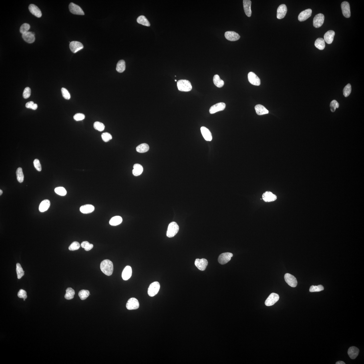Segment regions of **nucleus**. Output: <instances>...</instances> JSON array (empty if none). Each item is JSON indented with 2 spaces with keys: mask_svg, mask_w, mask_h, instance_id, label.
Listing matches in <instances>:
<instances>
[{
  "mask_svg": "<svg viewBox=\"0 0 364 364\" xmlns=\"http://www.w3.org/2000/svg\"><path fill=\"white\" fill-rule=\"evenodd\" d=\"M100 268L103 273L107 276H110L113 271V263L108 259L103 260L101 263Z\"/></svg>",
  "mask_w": 364,
  "mask_h": 364,
  "instance_id": "nucleus-1",
  "label": "nucleus"
},
{
  "mask_svg": "<svg viewBox=\"0 0 364 364\" xmlns=\"http://www.w3.org/2000/svg\"><path fill=\"white\" fill-rule=\"evenodd\" d=\"M177 86L179 90L185 92L190 91L192 86L190 81L186 80H180L177 83Z\"/></svg>",
  "mask_w": 364,
  "mask_h": 364,
  "instance_id": "nucleus-2",
  "label": "nucleus"
},
{
  "mask_svg": "<svg viewBox=\"0 0 364 364\" xmlns=\"http://www.w3.org/2000/svg\"><path fill=\"white\" fill-rule=\"evenodd\" d=\"M179 230L178 225L176 222H171L168 227L167 236L169 238L173 237L178 233Z\"/></svg>",
  "mask_w": 364,
  "mask_h": 364,
  "instance_id": "nucleus-3",
  "label": "nucleus"
},
{
  "mask_svg": "<svg viewBox=\"0 0 364 364\" xmlns=\"http://www.w3.org/2000/svg\"><path fill=\"white\" fill-rule=\"evenodd\" d=\"M160 285L158 282H155L150 284L148 288V295L150 297H153L156 295L160 290Z\"/></svg>",
  "mask_w": 364,
  "mask_h": 364,
  "instance_id": "nucleus-4",
  "label": "nucleus"
},
{
  "mask_svg": "<svg viewBox=\"0 0 364 364\" xmlns=\"http://www.w3.org/2000/svg\"><path fill=\"white\" fill-rule=\"evenodd\" d=\"M233 254L230 252H225L220 254L218 258V262L220 264L224 265L227 263L231 259Z\"/></svg>",
  "mask_w": 364,
  "mask_h": 364,
  "instance_id": "nucleus-5",
  "label": "nucleus"
},
{
  "mask_svg": "<svg viewBox=\"0 0 364 364\" xmlns=\"http://www.w3.org/2000/svg\"><path fill=\"white\" fill-rule=\"evenodd\" d=\"M69 9L71 12L74 14L81 15H84V12L81 7L73 3L69 4Z\"/></svg>",
  "mask_w": 364,
  "mask_h": 364,
  "instance_id": "nucleus-6",
  "label": "nucleus"
},
{
  "mask_svg": "<svg viewBox=\"0 0 364 364\" xmlns=\"http://www.w3.org/2000/svg\"><path fill=\"white\" fill-rule=\"evenodd\" d=\"M284 278L285 281L288 285L292 287H295L297 285V281L296 278L292 274L287 273L285 274Z\"/></svg>",
  "mask_w": 364,
  "mask_h": 364,
  "instance_id": "nucleus-7",
  "label": "nucleus"
},
{
  "mask_svg": "<svg viewBox=\"0 0 364 364\" xmlns=\"http://www.w3.org/2000/svg\"><path fill=\"white\" fill-rule=\"evenodd\" d=\"M279 298V296L277 294L272 293L266 300L265 305L267 306L273 305L278 301Z\"/></svg>",
  "mask_w": 364,
  "mask_h": 364,
  "instance_id": "nucleus-8",
  "label": "nucleus"
},
{
  "mask_svg": "<svg viewBox=\"0 0 364 364\" xmlns=\"http://www.w3.org/2000/svg\"><path fill=\"white\" fill-rule=\"evenodd\" d=\"M325 18V16L323 14L320 13L316 15L313 20L314 27L318 28L321 27L324 23Z\"/></svg>",
  "mask_w": 364,
  "mask_h": 364,
  "instance_id": "nucleus-9",
  "label": "nucleus"
},
{
  "mask_svg": "<svg viewBox=\"0 0 364 364\" xmlns=\"http://www.w3.org/2000/svg\"><path fill=\"white\" fill-rule=\"evenodd\" d=\"M139 307V303L138 300L135 298H130L127 302L126 307L129 310H136Z\"/></svg>",
  "mask_w": 364,
  "mask_h": 364,
  "instance_id": "nucleus-10",
  "label": "nucleus"
},
{
  "mask_svg": "<svg viewBox=\"0 0 364 364\" xmlns=\"http://www.w3.org/2000/svg\"><path fill=\"white\" fill-rule=\"evenodd\" d=\"M195 264L199 270L201 271H204L208 265V260L205 259H197L195 261Z\"/></svg>",
  "mask_w": 364,
  "mask_h": 364,
  "instance_id": "nucleus-11",
  "label": "nucleus"
},
{
  "mask_svg": "<svg viewBox=\"0 0 364 364\" xmlns=\"http://www.w3.org/2000/svg\"><path fill=\"white\" fill-rule=\"evenodd\" d=\"M248 81L251 84L255 86H259L261 84L260 80L255 73L250 72L248 73Z\"/></svg>",
  "mask_w": 364,
  "mask_h": 364,
  "instance_id": "nucleus-12",
  "label": "nucleus"
},
{
  "mask_svg": "<svg viewBox=\"0 0 364 364\" xmlns=\"http://www.w3.org/2000/svg\"><path fill=\"white\" fill-rule=\"evenodd\" d=\"M225 107V103L222 102L218 103L210 107V114H214L219 111L224 110Z\"/></svg>",
  "mask_w": 364,
  "mask_h": 364,
  "instance_id": "nucleus-13",
  "label": "nucleus"
},
{
  "mask_svg": "<svg viewBox=\"0 0 364 364\" xmlns=\"http://www.w3.org/2000/svg\"><path fill=\"white\" fill-rule=\"evenodd\" d=\"M341 8L344 16L347 18L350 17V9L348 2L347 1L343 2L341 4Z\"/></svg>",
  "mask_w": 364,
  "mask_h": 364,
  "instance_id": "nucleus-14",
  "label": "nucleus"
},
{
  "mask_svg": "<svg viewBox=\"0 0 364 364\" xmlns=\"http://www.w3.org/2000/svg\"><path fill=\"white\" fill-rule=\"evenodd\" d=\"M69 46L71 51L75 53L83 49L84 47L82 43L78 41L71 42Z\"/></svg>",
  "mask_w": 364,
  "mask_h": 364,
  "instance_id": "nucleus-15",
  "label": "nucleus"
},
{
  "mask_svg": "<svg viewBox=\"0 0 364 364\" xmlns=\"http://www.w3.org/2000/svg\"><path fill=\"white\" fill-rule=\"evenodd\" d=\"M287 11V7L285 5L282 4L280 5L277 9V18L279 19L283 18L285 16Z\"/></svg>",
  "mask_w": 364,
  "mask_h": 364,
  "instance_id": "nucleus-16",
  "label": "nucleus"
},
{
  "mask_svg": "<svg viewBox=\"0 0 364 364\" xmlns=\"http://www.w3.org/2000/svg\"><path fill=\"white\" fill-rule=\"evenodd\" d=\"M226 38L229 41H235L240 39V36L238 33L233 31H228L225 34Z\"/></svg>",
  "mask_w": 364,
  "mask_h": 364,
  "instance_id": "nucleus-17",
  "label": "nucleus"
},
{
  "mask_svg": "<svg viewBox=\"0 0 364 364\" xmlns=\"http://www.w3.org/2000/svg\"><path fill=\"white\" fill-rule=\"evenodd\" d=\"M263 199L265 202H271L275 201L277 199L276 195L270 191H267L264 193L262 195Z\"/></svg>",
  "mask_w": 364,
  "mask_h": 364,
  "instance_id": "nucleus-18",
  "label": "nucleus"
},
{
  "mask_svg": "<svg viewBox=\"0 0 364 364\" xmlns=\"http://www.w3.org/2000/svg\"><path fill=\"white\" fill-rule=\"evenodd\" d=\"M312 10L311 9H308L301 12L298 16V19L300 21L306 20L311 16Z\"/></svg>",
  "mask_w": 364,
  "mask_h": 364,
  "instance_id": "nucleus-19",
  "label": "nucleus"
},
{
  "mask_svg": "<svg viewBox=\"0 0 364 364\" xmlns=\"http://www.w3.org/2000/svg\"><path fill=\"white\" fill-rule=\"evenodd\" d=\"M35 33L28 31L22 34V37L24 40L27 43H32L35 40Z\"/></svg>",
  "mask_w": 364,
  "mask_h": 364,
  "instance_id": "nucleus-20",
  "label": "nucleus"
},
{
  "mask_svg": "<svg viewBox=\"0 0 364 364\" xmlns=\"http://www.w3.org/2000/svg\"><path fill=\"white\" fill-rule=\"evenodd\" d=\"M252 2L250 0H244L243 5L244 12L248 17L251 16L252 11L251 5Z\"/></svg>",
  "mask_w": 364,
  "mask_h": 364,
  "instance_id": "nucleus-21",
  "label": "nucleus"
},
{
  "mask_svg": "<svg viewBox=\"0 0 364 364\" xmlns=\"http://www.w3.org/2000/svg\"><path fill=\"white\" fill-rule=\"evenodd\" d=\"M30 12L37 18H40L42 16L41 11L39 7L35 5H30L29 7Z\"/></svg>",
  "mask_w": 364,
  "mask_h": 364,
  "instance_id": "nucleus-22",
  "label": "nucleus"
},
{
  "mask_svg": "<svg viewBox=\"0 0 364 364\" xmlns=\"http://www.w3.org/2000/svg\"><path fill=\"white\" fill-rule=\"evenodd\" d=\"M201 131L202 136L205 140L209 141L212 140V133L208 129L205 127H201Z\"/></svg>",
  "mask_w": 364,
  "mask_h": 364,
  "instance_id": "nucleus-23",
  "label": "nucleus"
},
{
  "mask_svg": "<svg viewBox=\"0 0 364 364\" xmlns=\"http://www.w3.org/2000/svg\"><path fill=\"white\" fill-rule=\"evenodd\" d=\"M132 269L131 266H127L124 268L122 272V277L125 280L130 279L132 275Z\"/></svg>",
  "mask_w": 364,
  "mask_h": 364,
  "instance_id": "nucleus-24",
  "label": "nucleus"
},
{
  "mask_svg": "<svg viewBox=\"0 0 364 364\" xmlns=\"http://www.w3.org/2000/svg\"><path fill=\"white\" fill-rule=\"evenodd\" d=\"M335 33L333 31H328L324 35V40L328 44H331L333 41Z\"/></svg>",
  "mask_w": 364,
  "mask_h": 364,
  "instance_id": "nucleus-25",
  "label": "nucleus"
},
{
  "mask_svg": "<svg viewBox=\"0 0 364 364\" xmlns=\"http://www.w3.org/2000/svg\"><path fill=\"white\" fill-rule=\"evenodd\" d=\"M359 350L355 347H351L349 348L348 351V354L351 359H355L359 355Z\"/></svg>",
  "mask_w": 364,
  "mask_h": 364,
  "instance_id": "nucleus-26",
  "label": "nucleus"
},
{
  "mask_svg": "<svg viewBox=\"0 0 364 364\" xmlns=\"http://www.w3.org/2000/svg\"><path fill=\"white\" fill-rule=\"evenodd\" d=\"M94 206L90 204L85 205L81 206L80 208V212L84 214L91 213L94 211Z\"/></svg>",
  "mask_w": 364,
  "mask_h": 364,
  "instance_id": "nucleus-27",
  "label": "nucleus"
},
{
  "mask_svg": "<svg viewBox=\"0 0 364 364\" xmlns=\"http://www.w3.org/2000/svg\"><path fill=\"white\" fill-rule=\"evenodd\" d=\"M256 112L258 115H262L268 114L269 111L263 105L259 104L255 107Z\"/></svg>",
  "mask_w": 364,
  "mask_h": 364,
  "instance_id": "nucleus-28",
  "label": "nucleus"
},
{
  "mask_svg": "<svg viewBox=\"0 0 364 364\" xmlns=\"http://www.w3.org/2000/svg\"><path fill=\"white\" fill-rule=\"evenodd\" d=\"M50 205V202L48 200H45L42 201L40 204L39 210L41 212H44L47 210Z\"/></svg>",
  "mask_w": 364,
  "mask_h": 364,
  "instance_id": "nucleus-29",
  "label": "nucleus"
},
{
  "mask_svg": "<svg viewBox=\"0 0 364 364\" xmlns=\"http://www.w3.org/2000/svg\"><path fill=\"white\" fill-rule=\"evenodd\" d=\"M133 170L132 171L133 174L135 176H140L144 171V168L141 165L136 164L133 166Z\"/></svg>",
  "mask_w": 364,
  "mask_h": 364,
  "instance_id": "nucleus-30",
  "label": "nucleus"
},
{
  "mask_svg": "<svg viewBox=\"0 0 364 364\" xmlns=\"http://www.w3.org/2000/svg\"><path fill=\"white\" fill-rule=\"evenodd\" d=\"M315 47L320 50H323L325 47V40L322 38H319L316 40L315 43Z\"/></svg>",
  "mask_w": 364,
  "mask_h": 364,
  "instance_id": "nucleus-31",
  "label": "nucleus"
},
{
  "mask_svg": "<svg viewBox=\"0 0 364 364\" xmlns=\"http://www.w3.org/2000/svg\"><path fill=\"white\" fill-rule=\"evenodd\" d=\"M122 221V219L121 216H116L111 218L109 221V224L112 226H116L120 224Z\"/></svg>",
  "mask_w": 364,
  "mask_h": 364,
  "instance_id": "nucleus-32",
  "label": "nucleus"
},
{
  "mask_svg": "<svg viewBox=\"0 0 364 364\" xmlns=\"http://www.w3.org/2000/svg\"><path fill=\"white\" fill-rule=\"evenodd\" d=\"M213 82L215 85L218 88H221L224 84V81L221 79L219 76L215 75L213 78Z\"/></svg>",
  "mask_w": 364,
  "mask_h": 364,
  "instance_id": "nucleus-33",
  "label": "nucleus"
},
{
  "mask_svg": "<svg viewBox=\"0 0 364 364\" xmlns=\"http://www.w3.org/2000/svg\"><path fill=\"white\" fill-rule=\"evenodd\" d=\"M126 69V63L123 60H121L117 63L116 65V70L119 73H122Z\"/></svg>",
  "mask_w": 364,
  "mask_h": 364,
  "instance_id": "nucleus-34",
  "label": "nucleus"
},
{
  "mask_svg": "<svg viewBox=\"0 0 364 364\" xmlns=\"http://www.w3.org/2000/svg\"><path fill=\"white\" fill-rule=\"evenodd\" d=\"M137 22L140 24L147 27L150 26V24L148 20L144 16H140L137 18Z\"/></svg>",
  "mask_w": 364,
  "mask_h": 364,
  "instance_id": "nucleus-35",
  "label": "nucleus"
},
{
  "mask_svg": "<svg viewBox=\"0 0 364 364\" xmlns=\"http://www.w3.org/2000/svg\"><path fill=\"white\" fill-rule=\"evenodd\" d=\"M75 292L74 290L71 288H67L66 290V294L65 296V299L67 300H71L74 297Z\"/></svg>",
  "mask_w": 364,
  "mask_h": 364,
  "instance_id": "nucleus-36",
  "label": "nucleus"
},
{
  "mask_svg": "<svg viewBox=\"0 0 364 364\" xmlns=\"http://www.w3.org/2000/svg\"><path fill=\"white\" fill-rule=\"evenodd\" d=\"M149 146L148 144H143L139 145L136 148V150L139 153H145L148 152L149 150Z\"/></svg>",
  "mask_w": 364,
  "mask_h": 364,
  "instance_id": "nucleus-37",
  "label": "nucleus"
},
{
  "mask_svg": "<svg viewBox=\"0 0 364 364\" xmlns=\"http://www.w3.org/2000/svg\"><path fill=\"white\" fill-rule=\"evenodd\" d=\"M16 174L17 180L20 183L24 181V176L22 169L20 167L18 168L16 172Z\"/></svg>",
  "mask_w": 364,
  "mask_h": 364,
  "instance_id": "nucleus-38",
  "label": "nucleus"
},
{
  "mask_svg": "<svg viewBox=\"0 0 364 364\" xmlns=\"http://www.w3.org/2000/svg\"><path fill=\"white\" fill-rule=\"evenodd\" d=\"M16 272L17 275V278L18 279H20V278L24 275V271H23L22 267L19 263H17L16 264Z\"/></svg>",
  "mask_w": 364,
  "mask_h": 364,
  "instance_id": "nucleus-39",
  "label": "nucleus"
},
{
  "mask_svg": "<svg viewBox=\"0 0 364 364\" xmlns=\"http://www.w3.org/2000/svg\"><path fill=\"white\" fill-rule=\"evenodd\" d=\"M90 294V292L87 290H82L79 291L78 295L80 298L82 300L86 299Z\"/></svg>",
  "mask_w": 364,
  "mask_h": 364,
  "instance_id": "nucleus-40",
  "label": "nucleus"
},
{
  "mask_svg": "<svg viewBox=\"0 0 364 364\" xmlns=\"http://www.w3.org/2000/svg\"><path fill=\"white\" fill-rule=\"evenodd\" d=\"M93 127L94 128L97 130H98L100 132H102L104 131L105 128V126L104 124L102 123L99 121H96L93 124Z\"/></svg>",
  "mask_w": 364,
  "mask_h": 364,
  "instance_id": "nucleus-41",
  "label": "nucleus"
},
{
  "mask_svg": "<svg viewBox=\"0 0 364 364\" xmlns=\"http://www.w3.org/2000/svg\"><path fill=\"white\" fill-rule=\"evenodd\" d=\"M55 192L57 194L61 196H64L67 194V192L63 187H59L55 189Z\"/></svg>",
  "mask_w": 364,
  "mask_h": 364,
  "instance_id": "nucleus-42",
  "label": "nucleus"
},
{
  "mask_svg": "<svg viewBox=\"0 0 364 364\" xmlns=\"http://www.w3.org/2000/svg\"><path fill=\"white\" fill-rule=\"evenodd\" d=\"M324 289L323 286L322 285L312 286L310 288V291L311 292H318L323 291Z\"/></svg>",
  "mask_w": 364,
  "mask_h": 364,
  "instance_id": "nucleus-43",
  "label": "nucleus"
},
{
  "mask_svg": "<svg viewBox=\"0 0 364 364\" xmlns=\"http://www.w3.org/2000/svg\"><path fill=\"white\" fill-rule=\"evenodd\" d=\"M30 28V26L29 24L25 23L21 26L20 29V32L23 34L25 33L28 32Z\"/></svg>",
  "mask_w": 364,
  "mask_h": 364,
  "instance_id": "nucleus-44",
  "label": "nucleus"
},
{
  "mask_svg": "<svg viewBox=\"0 0 364 364\" xmlns=\"http://www.w3.org/2000/svg\"><path fill=\"white\" fill-rule=\"evenodd\" d=\"M351 86L350 84L346 85L343 89V95L346 97H348L351 92Z\"/></svg>",
  "mask_w": 364,
  "mask_h": 364,
  "instance_id": "nucleus-45",
  "label": "nucleus"
},
{
  "mask_svg": "<svg viewBox=\"0 0 364 364\" xmlns=\"http://www.w3.org/2000/svg\"><path fill=\"white\" fill-rule=\"evenodd\" d=\"M102 140L105 142H108L112 138V137L110 133L106 132L103 133L101 135Z\"/></svg>",
  "mask_w": 364,
  "mask_h": 364,
  "instance_id": "nucleus-46",
  "label": "nucleus"
},
{
  "mask_svg": "<svg viewBox=\"0 0 364 364\" xmlns=\"http://www.w3.org/2000/svg\"><path fill=\"white\" fill-rule=\"evenodd\" d=\"M80 245L78 242H74L72 243L69 246V250H78L80 248Z\"/></svg>",
  "mask_w": 364,
  "mask_h": 364,
  "instance_id": "nucleus-47",
  "label": "nucleus"
},
{
  "mask_svg": "<svg viewBox=\"0 0 364 364\" xmlns=\"http://www.w3.org/2000/svg\"><path fill=\"white\" fill-rule=\"evenodd\" d=\"M339 104L337 101L333 100L332 101L330 104V108L332 112H334L336 109L339 108Z\"/></svg>",
  "mask_w": 364,
  "mask_h": 364,
  "instance_id": "nucleus-48",
  "label": "nucleus"
},
{
  "mask_svg": "<svg viewBox=\"0 0 364 364\" xmlns=\"http://www.w3.org/2000/svg\"><path fill=\"white\" fill-rule=\"evenodd\" d=\"M61 93L63 97L65 99H69L71 98V95L67 89L65 88L61 89Z\"/></svg>",
  "mask_w": 364,
  "mask_h": 364,
  "instance_id": "nucleus-49",
  "label": "nucleus"
},
{
  "mask_svg": "<svg viewBox=\"0 0 364 364\" xmlns=\"http://www.w3.org/2000/svg\"><path fill=\"white\" fill-rule=\"evenodd\" d=\"M31 95V89L29 87H27L24 90L23 96L25 99L29 98Z\"/></svg>",
  "mask_w": 364,
  "mask_h": 364,
  "instance_id": "nucleus-50",
  "label": "nucleus"
},
{
  "mask_svg": "<svg viewBox=\"0 0 364 364\" xmlns=\"http://www.w3.org/2000/svg\"><path fill=\"white\" fill-rule=\"evenodd\" d=\"M85 118V115L82 113H78L73 116V119L77 121L83 120Z\"/></svg>",
  "mask_w": 364,
  "mask_h": 364,
  "instance_id": "nucleus-51",
  "label": "nucleus"
},
{
  "mask_svg": "<svg viewBox=\"0 0 364 364\" xmlns=\"http://www.w3.org/2000/svg\"><path fill=\"white\" fill-rule=\"evenodd\" d=\"M18 296L20 298H23L24 299H27V292L24 290L20 289L18 293Z\"/></svg>",
  "mask_w": 364,
  "mask_h": 364,
  "instance_id": "nucleus-52",
  "label": "nucleus"
},
{
  "mask_svg": "<svg viewBox=\"0 0 364 364\" xmlns=\"http://www.w3.org/2000/svg\"><path fill=\"white\" fill-rule=\"evenodd\" d=\"M33 164L35 169L38 171H41L42 170V167L39 161L37 159H35L33 161Z\"/></svg>",
  "mask_w": 364,
  "mask_h": 364,
  "instance_id": "nucleus-53",
  "label": "nucleus"
},
{
  "mask_svg": "<svg viewBox=\"0 0 364 364\" xmlns=\"http://www.w3.org/2000/svg\"><path fill=\"white\" fill-rule=\"evenodd\" d=\"M35 103L33 101H30L29 102H27L25 105V106L27 108L33 109L34 105Z\"/></svg>",
  "mask_w": 364,
  "mask_h": 364,
  "instance_id": "nucleus-54",
  "label": "nucleus"
},
{
  "mask_svg": "<svg viewBox=\"0 0 364 364\" xmlns=\"http://www.w3.org/2000/svg\"><path fill=\"white\" fill-rule=\"evenodd\" d=\"M93 247V244H89L85 247L84 249L86 251H88L92 249Z\"/></svg>",
  "mask_w": 364,
  "mask_h": 364,
  "instance_id": "nucleus-55",
  "label": "nucleus"
},
{
  "mask_svg": "<svg viewBox=\"0 0 364 364\" xmlns=\"http://www.w3.org/2000/svg\"><path fill=\"white\" fill-rule=\"evenodd\" d=\"M89 244L88 242L84 241L81 244V246L83 248H85L86 246Z\"/></svg>",
  "mask_w": 364,
  "mask_h": 364,
  "instance_id": "nucleus-56",
  "label": "nucleus"
},
{
  "mask_svg": "<svg viewBox=\"0 0 364 364\" xmlns=\"http://www.w3.org/2000/svg\"><path fill=\"white\" fill-rule=\"evenodd\" d=\"M336 364H345V363H344V362L343 361H339L337 362V363H336Z\"/></svg>",
  "mask_w": 364,
  "mask_h": 364,
  "instance_id": "nucleus-57",
  "label": "nucleus"
},
{
  "mask_svg": "<svg viewBox=\"0 0 364 364\" xmlns=\"http://www.w3.org/2000/svg\"><path fill=\"white\" fill-rule=\"evenodd\" d=\"M3 192L2 190H0V195L1 196V195L3 194Z\"/></svg>",
  "mask_w": 364,
  "mask_h": 364,
  "instance_id": "nucleus-58",
  "label": "nucleus"
},
{
  "mask_svg": "<svg viewBox=\"0 0 364 364\" xmlns=\"http://www.w3.org/2000/svg\"><path fill=\"white\" fill-rule=\"evenodd\" d=\"M175 81H177V80H175Z\"/></svg>",
  "mask_w": 364,
  "mask_h": 364,
  "instance_id": "nucleus-59",
  "label": "nucleus"
},
{
  "mask_svg": "<svg viewBox=\"0 0 364 364\" xmlns=\"http://www.w3.org/2000/svg\"><path fill=\"white\" fill-rule=\"evenodd\" d=\"M24 301H25V299H24Z\"/></svg>",
  "mask_w": 364,
  "mask_h": 364,
  "instance_id": "nucleus-60",
  "label": "nucleus"
}]
</instances>
